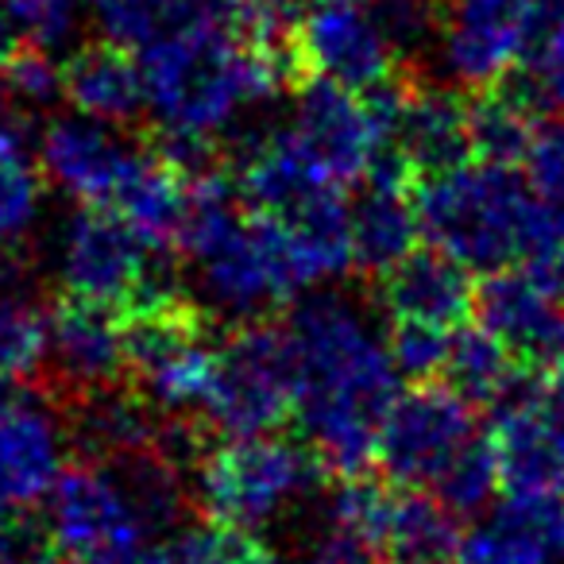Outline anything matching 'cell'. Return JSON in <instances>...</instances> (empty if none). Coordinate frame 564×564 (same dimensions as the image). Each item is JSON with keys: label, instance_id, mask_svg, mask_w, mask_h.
<instances>
[{"label": "cell", "instance_id": "19", "mask_svg": "<svg viewBox=\"0 0 564 564\" xmlns=\"http://www.w3.org/2000/svg\"><path fill=\"white\" fill-rule=\"evenodd\" d=\"M379 306L391 314V322L433 325V329H460L468 314H476V282L468 279V267L456 263L441 248H417L391 274L376 282Z\"/></svg>", "mask_w": 564, "mask_h": 564}, {"label": "cell", "instance_id": "9", "mask_svg": "<svg viewBox=\"0 0 564 564\" xmlns=\"http://www.w3.org/2000/svg\"><path fill=\"white\" fill-rule=\"evenodd\" d=\"M151 525L101 460L70 464L51 495V538L66 561H140Z\"/></svg>", "mask_w": 564, "mask_h": 564}, {"label": "cell", "instance_id": "42", "mask_svg": "<svg viewBox=\"0 0 564 564\" xmlns=\"http://www.w3.org/2000/svg\"><path fill=\"white\" fill-rule=\"evenodd\" d=\"M66 564H143V556L140 561H66Z\"/></svg>", "mask_w": 564, "mask_h": 564}, {"label": "cell", "instance_id": "43", "mask_svg": "<svg viewBox=\"0 0 564 564\" xmlns=\"http://www.w3.org/2000/svg\"><path fill=\"white\" fill-rule=\"evenodd\" d=\"M240 9H248V4H271V0H236Z\"/></svg>", "mask_w": 564, "mask_h": 564}, {"label": "cell", "instance_id": "35", "mask_svg": "<svg viewBox=\"0 0 564 564\" xmlns=\"http://www.w3.org/2000/svg\"><path fill=\"white\" fill-rule=\"evenodd\" d=\"M302 564H383V553L371 541H364L360 533L340 530V525L329 522V530L310 541V549L302 553Z\"/></svg>", "mask_w": 564, "mask_h": 564}, {"label": "cell", "instance_id": "23", "mask_svg": "<svg viewBox=\"0 0 564 564\" xmlns=\"http://www.w3.org/2000/svg\"><path fill=\"white\" fill-rule=\"evenodd\" d=\"M94 9L109 43L132 51V55H143L148 47L189 32V28H236V0H97Z\"/></svg>", "mask_w": 564, "mask_h": 564}, {"label": "cell", "instance_id": "18", "mask_svg": "<svg viewBox=\"0 0 564 564\" xmlns=\"http://www.w3.org/2000/svg\"><path fill=\"white\" fill-rule=\"evenodd\" d=\"M530 387L499 410L487 441H491L495 471L507 499L549 502L564 495V441L538 414Z\"/></svg>", "mask_w": 564, "mask_h": 564}, {"label": "cell", "instance_id": "31", "mask_svg": "<svg viewBox=\"0 0 564 564\" xmlns=\"http://www.w3.org/2000/svg\"><path fill=\"white\" fill-rule=\"evenodd\" d=\"M387 348H391V360L402 379H410L414 387H430L433 379H445L453 337L445 329H433V325L391 322Z\"/></svg>", "mask_w": 564, "mask_h": 564}, {"label": "cell", "instance_id": "40", "mask_svg": "<svg viewBox=\"0 0 564 564\" xmlns=\"http://www.w3.org/2000/svg\"><path fill=\"white\" fill-rule=\"evenodd\" d=\"M20 564H66V556L55 549V553H32V556H24Z\"/></svg>", "mask_w": 564, "mask_h": 564}, {"label": "cell", "instance_id": "14", "mask_svg": "<svg viewBox=\"0 0 564 564\" xmlns=\"http://www.w3.org/2000/svg\"><path fill=\"white\" fill-rule=\"evenodd\" d=\"M294 58L314 78L345 86L352 94H376L394 82L399 51L368 4L310 9L294 28Z\"/></svg>", "mask_w": 564, "mask_h": 564}, {"label": "cell", "instance_id": "16", "mask_svg": "<svg viewBox=\"0 0 564 564\" xmlns=\"http://www.w3.org/2000/svg\"><path fill=\"white\" fill-rule=\"evenodd\" d=\"M143 151L120 128L97 124L78 112L55 117L40 135V166L47 182L82 202V209L109 213Z\"/></svg>", "mask_w": 564, "mask_h": 564}, {"label": "cell", "instance_id": "29", "mask_svg": "<svg viewBox=\"0 0 564 564\" xmlns=\"http://www.w3.org/2000/svg\"><path fill=\"white\" fill-rule=\"evenodd\" d=\"M499 487V471H495L491 441L476 437L437 479L430 495H437L453 514H476L484 510V502L491 499V491Z\"/></svg>", "mask_w": 564, "mask_h": 564}, {"label": "cell", "instance_id": "24", "mask_svg": "<svg viewBox=\"0 0 564 564\" xmlns=\"http://www.w3.org/2000/svg\"><path fill=\"white\" fill-rule=\"evenodd\" d=\"M456 514L430 491L417 487H394L387 502L383 533H379V553L394 564H425L445 561L453 549H460Z\"/></svg>", "mask_w": 564, "mask_h": 564}, {"label": "cell", "instance_id": "4", "mask_svg": "<svg viewBox=\"0 0 564 564\" xmlns=\"http://www.w3.org/2000/svg\"><path fill=\"white\" fill-rule=\"evenodd\" d=\"M128 383L166 417L205 433L220 364V337L213 317L182 286L159 294L124 317Z\"/></svg>", "mask_w": 564, "mask_h": 564}, {"label": "cell", "instance_id": "26", "mask_svg": "<svg viewBox=\"0 0 564 564\" xmlns=\"http://www.w3.org/2000/svg\"><path fill=\"white\" fill-rule=\"evenodd\" d=\"M51 356V314L12 267H0V383L40 387Z\"/></svg>", "mask_w": 564, "mask_h": 564}, {"label": "cell", "instance_id": "41", "mask_svg": "<svg viewBox=\"0 0 564 564\" xmlns=\"http://www.w3.org/2000/svg\"><path fill=\"white\" fill-rule=\"evenodd\" d=\"M291 4H306V9H329V4H368V0H291Z\"/></svg>", "mask_w": 564, "mask_h": 564}, {"label": "cell", "instance_id": "25", "mask_svg": "<svg viewBox=\"0 0 564 564\" xmlns=\"http://www.w3.org/2000/svg\"><path fill=\"white\" fill-rule=\"evenodd\" d=\"M553 502L507 499L460 541L464 564H553Z\"/></svg>", "mask_w": 564, "mask_h": 564}, {"label": "cell", "instance_id": "10", "mask_svg": "<svg viewBox=\"0 0 564 564\" xmlns=\"http://www.w3.org/2000/svg\"><path fill=\"white\" fill-rule=\"evenodd\" d=\"M476 406L453 387H410L399 394L379 433V468L387 484L433 491L448 464L476 441Z\"/></svg>", "mask_w": 564, "mask_h": 564}, {"label": "cell", "instance_id": "45", "mask_svg": "<svg viewBox=\"0 0 564 564\" xmlns=\"http://www.w3.org/2000/svg\"><path fill=\"white\" fill-rule=\"evenodd\" d=\"M94 4H97V0H94Z\"/></svg>", "mask_w": 564, "mask_h": 564}, {"label": "cell", "instance_id": "38", "mask_svg": "<svg viewBox=\"0 0 564 564\" xmlns=\"http://www.w3.org/2000/svg\"><path fill=\"white\" fill-rule=\"evenodd\" d=\"M20 55H24V35H20V24L12 17L9 0H0V74L9 70Z\"/></svg>", "mask_w": 564, "mask_h": 564}, {"label": "cell", "instance_id": "44", "mask_svg": "<svg viewBox=\"0 0 564 564\" xmlns=\"http://www.w3.org/2000/svg\"><path fill=\"white\" fill-rule=\"evenodd\" d=\"M425 564H453V561H425Z\"/></svg>", "mask_w": 564, "mask_h": 564}, {"label": "cell", "instance_id": "28", "mask_svg": "<svg viewBox=\"0 0 564 564\" xmlns=\"http://www.w3.org/2000/svg\"><path fill=\"white\" fill-rule=\"evenodd\" d=\"M445 379L468 406H507L525 391V371L487 329H460L453 337Z\"/></svg>", "mask_w": 564, "mask_h": 564}, {"label": "cell", "instance_id": "39", "mask_svg": "<svg viewBox=\"0 0 564 564\" xmlns=\"http://www.w3.org/2000/svg\"><path fill=\"white\" fill-rule=\"evenodd\" d=\"M0 564H17V553H12V533H9V522H4V510H0Z\"/></svg>", "mask_w": 564, "mask_h": 564}, {"label": "cell", "instance_id": "15", "mask_svg": "<svg viewBox=\"0 0 564 564\" xmlns=\"http://www.w3.org/2000/svg\"><path fill=\"white\" fill-rule=\"evenodd\" d=\"M479 329H487L530 379L564 368V302L549 299L522 271H495L476 291Z\"/></svg>", "mask_w": 564, "mask_h": 564}, {"label": "cell", "instance_id": "5", "mask_svg": "<svg viewBox=\"0 0 564 564\" xmlns=\"http://www.w3.org/2000/svg\"><path fill=\"white\" fill-rule=\"evenodd\" d=\"M194 495L209 522L256 533L294 507L322 479V460L306 441L228 437L197 456Z\"/></svg>", "mask_w": 564, "mask_h": 564}, {"label": "cell", "instance_id": "21", "mask_svg": "<svg viewBox=\"0 0 564 564\" xmlns=\"http://www.w3.org/2000/svg\"><path fill=\"white\" fill-rule=\"evenodd\" d=\"M422 220H417L414 186L394 174H371L368 189L352 205V256L368 279H383L406 256L417 251Z\"/></svg>", "mask_w": 564, "mask_h": 564}, {"label": "cell", "instance_id": "32", "mask_svg": "<svg viewBox=\"0 0 564 564\" xmlns=\"http://www.w3.org/2000/svg\"><path fill=\"white\" fill-rule=\"evenodd\" d=\"M12 17L20 24L24 43H32L35 51H66L82 35V20L86 9L82 0H9Z\"/></svg>", "mask_w": 564, "mask_h": 564}, {"label": "cell", "instance_id": "1", "mask_svg": "<svg viewBox=\"0 0 564 564\" xmlns=\"http://www.w3.org/2000/svg\"><path fill=\"white\" fill-rule=\"evenodd\" d=\"M299 364V422L329 476L360 479L399 402V368L371 322L340 294L302 299L286 317Z\"/></svg>", "mask_w": 564, "mask_h": 564}, {"label": "cell", "instance_id": "6", "mask_svg": "<svg viewBox=\"0 0 564 564\" xmlns=\"http://www.w3.org/2000/svg\"><path fill=\"white\" fill-rule=\"evenodd\" d=\"M299 417V364L286 322H236L220 337V364L205 430L228 437H263Z\"/></svg>", "mask_w": 564, "mask_h": 564}, {"label": "cell", "instance_id": "17", "mask_svg": "<svg viewBox=\"0 0 564 564\" xmlns=\"http://www.w3.org/2000/svg\"><path fill=\"white\" fill-rule=\"evenodd\" d=\"M387 151L406 166L414 186L464 166L471 155L468 101H460V94L448 86H402Z\"/></svg>", "mask_w": 564, "mask_h": 564}, {"label": "cell", "instance_id": "8", "mask_svg": "<svg viewBox=\"0 0 564 564\" xmlns=\"http://www.w3.org/2000/svg\"><path fill=\"white\" fill-rule=\"evenodd\" d=\"M402 86L391 82L376 94H352L325 78H310L294 97L291 132L306 155L329 174L337 186L360 182L391 148V120Z\"/></svg>", "mask_w": 564, "mask_h": 564}, {"label": "cell", "instance_id": "3", "mask_svg": "<svg viewBox=\"0 0 564 564\" xmlns=\"http://www.w3.org/2000/svg\"><path fill=\"white\" fill-rule=\"evenodd\" d=\"M422 232L468 271H510L564 248V209L514 166L464 163L414 186Z\"/></svg>", "mask_w": 564, "mask_h": 564}, {"label": "cell", "instance_id": "36", "mask_svg": "<svg viewBox=\"0 0 564 564\" xmlns=\"http://www.w3.org/2000/svg\"><path fill=\"white\" fill-rule=\"evenodd\" d=\"M522 74L533 82V89H538L545 109L564 112V35L556 43H549L538 58H530Z\"/></svg>", "mask_w": 564, "mask_h": 564}, {"label": "cell", "instance_id": "2", "mask_svg": "<svg viewBox=\"0 0 564 564\" xmlns=\"http://www.w3.org/2000/svg\"><path fill=\"white\" fill-rule=\"evenodd\" d=\"M155 151L186 178L217 171V140L291 78L279 47L251 43L232 24L189 28L140 55Z\"/></svg>", "mask_w": 564, "mask_h": 564}, {"label": "cell", "instance_id": "27", "mask_svg": "<svg viewBox=\"0 0 564 564\" xmlns=\"http://www.w3.org/2000/svg\"><path fill=\"white\" fill-rule=\"evenodd\" d=\"M43 166L28 151L24 112L0 101V248L20 243L40 220Z\"/></svg>", "mask_w": 564, "mask_h": 564}, {"label": "cell", "instance_id": "12", "mask_svg": "<svg viewBox=\"0 0 564 564\" xmlns=\"http://www.w3.org/2000/svg\"><path fill=\"white\" fill-rule=\"evenodd\" d=\"M43 376L47 383H40V391H47L63 414L94 394L128 387L124 317L58 294L51 306V356Z\"/></svg>", "mask_w": 564, "mask_h": 564}, {"label": "cell", "instance_id": "37", "mask_svg": "<svg viewBox=\"0 0 564 564\" xmlns=\"http://www.w3.org/2000/svg\"><path fill=\"white\" fill-rule=\"evenodd\" d=\"M530 399H533V406H538V414L549 422V430L564 441V368L545 379H533Z\"/></svg>", "mask_w": 564, "mask_h": 564}, {"label": "cell", "instance_id": "13", "mask_svg": "<svg viewBox=\"0 0 564 564\" xmlns=\"http://www.w3.org/2000/svg\"><path fill=\"white\" fill-rule=\"evenodd\" d=\"M63 410L40 387L0 383V510H35L55 495L66 464Z\"/></svg>", "mask_w": 564, "mask_h": 564}, {"label": "cell", "instance_id": "22", "mask_svg": "<svg viewBox=\"0 0 564 564\" xmlns=\"http://www.w3.org/2000/svg\"><path fill=\"white\" fill-rule=\"evenodd\" d=\"M545 109L525 74H510L502 86L476 94L468 101V128H471V155L476 163L491 166H518L525 163L538 135V112Z\"/></svg>", "mask_w": 564, "mask_h": 564}, {"label": "cell", "instance_id": "11", "mask_svg": "<svg viewBox=\"0 0 564 564\" xmlns=\"http://www.w3.org/2000/svg\"><path fill=\"white\" fill-rule=\"evenodd\" d=\"M538 0H448L433 47L448 86L484 94L530 58Z\"/></svg>", "mask_w": 564, "mask_h": 564}, {"label": "cell", "instance_id": "30", "mask_svg": "<svg viewBox=\"0 0 564 564\" xmlns=\"http://www.w3.org/2000/svg\"><path fill=\"white\" fill-rule=\"evenodd\" d=\"M448 0H368L399 58L437 47Z\"/></svg>", "mask_w": 564, "mask_h": 564}, {"label": "cell", "instance_id": "34", "mask_svg": "<svg viewBox=\"0 0 564 564\" xmlns=\"http://www.w3.org/2000/svg\"><path fill=\"white\" fill-rule=\"evenodd\" d=\"M525 178L545 202L564 209V120L538 128L530 155H525Z\"/></svg>", "mask_w": 564, "mask_h": 564}, {"label": "cell", "instance_id": "33", "mask_svg": "<svg viewBox=\"0 0 564 564\" xmlns=\"http://www.w3.org/2000/svg\"><path fill=\"white\" fill-rule=\"evenodd\" d=\"M0 101L12 109H47L63 97V66L47 51H24L9 70L0 74Z\"/></svg>", "mask_w": 564, "mask_h": 564}, {"label": "cell", "instance_id": "20", "mask_svg": "<svg viewBox=\"0 0 564 564\" xmlns=\"http://www.w3.org/2000/svg\"><path fill=\"white\" fill-rule=\"evenodd\" d=\"M63 97L86 120L109 128H128L148 112L140 55L117 43H89L63 63Z\"/></svg>", "mask_w": 564, "mask_h": 564}, {"label": "cell", "instance_id": "7", "mask_svg": "<svg viewBox=\"0 0 564 564\" xmlns=\"http://www.w3.org/2000/svg\"><path fill=\"white\" fill-rule=\"evenodd\" d=\"M58 279L63 294L89 306H105L120 317L174 291V282L155 271V251L120 217L97 209H82L66 225L58 248Z\"/></svg>", "mask_w": 564, "mask_h": 564}]
</instances>
